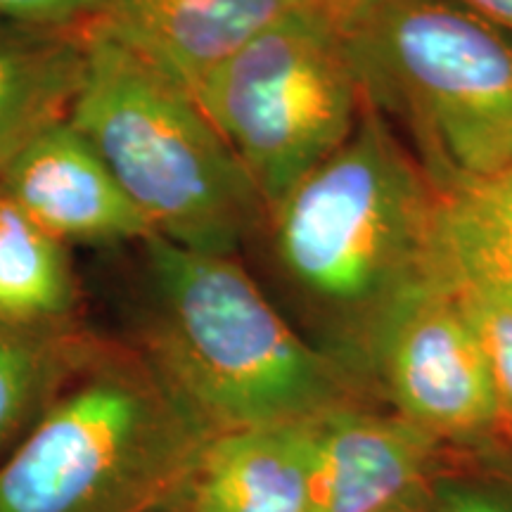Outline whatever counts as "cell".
Segmentation results:
<instances>
[{"mask_svg": "<svg viewBox=\"0 0 512 512\" xmlns=\"http://www.w3.org/2000/svg\"><path fill=\"white\" fill-rule=\"evenodd\" d=\"M354 375L441 446H477L510 427L475 325L441 273L377 313L358 347Z\"/></svg>", "mask_w": 512, "mask_h": 512, "instance_id": "52a82bcc", "label": "cell"}, {"mask_svg": "<svg viewBox=\"0 0 512 512\" xmlns=\"http://www.w3.org/2000/svg\"><path fill=\"white\" fill-rule=\"evenodd\" d=\"M437 268L451 285L512 304V166L441 197Z\"/></svg>", "mask_w": 512, "mask_h": 512, "instance_id": "5bb4252c", "label": "cell"}, {"mask_svg": "<svg viewBox=\"0 0 512 512\" xmlns=\"http://www.w3.org/2000/svg\"><path fill=\"white\" fill-rule=\"evenodd\" d=\"M309 0H98L95 22L195 95L249 38Z\"/></svg>", "mask_w": 512, "mask_h": 512, "instance_id": "30bf717a", "label": "cell"}, {"mask_svg": "<svg viewBox=\"0 0 512 512\" xmlns=\"http://www.w3.org/2000/svg\"><path fill=\"white\" fill-rule=\"evenodd\" d=\"M81 290L69 247L0 192V320L24 328L79 325Z\"/></svg>", "mask_w": 512, "mask_h": 512, "instance_id": "4fadbf2b", "label": "cell"}, {"mask_svg": "<svg viewBox=\"0 0 512 512\" xmlns=\"http://www.w3.org/2000/svg\"><path fill=\"white\" fill-rule=\"evenodd\" d=\"M309 3L316 5V8H320V10L330 12V15L339 17L344 10L351 8V5H354L356 0H309Z\"/></svg>", "mask_w": 512, "mask_h": 512, "instance_id": "44dd1931", "label": "cell"}, {"mask_svg": "<svg viewBox=\"0 0 512 512\" xmlns=\"http://www.w3.org/2000/svg\"><path fill=\"white\" fill-rule=\"evenodd\" d=\"M0 192L62 245L152 238L140 211L72 121H57L0 166Z\"/></svg>", "mask_w": 512, "mask_h": 512, "instance_id": "ba28073f", "label": "cell"}, {"mask_svg": "<svg viewBox=\"0 0 512 512\" xmlns=\"http://www.w3.org/2000/svg\"><path fill=\"white\" fill-rule=\"evenodd\" d=\"M140 245L128 344L211 437L366 401L363 384L294 328L238 256L157 235Z\"/></svg>", "mask_w": 512, "mask_h": 512, "instance_id": "6da1fadb", "label": "cell"}, {"mask_svg": "<svg viewBox=\"0 0 512 512\" xmlns=\"http://www.w3.org/2000/svg\"><path fill=\"white\" fill-rule=\"evenodd\" d=\"M432 512H512V494L494 484L458 477H434L430 484Z\"/></svg>", "mask_w": 512, "mask_h": 512, "instance_id": "e0dca14e", "label": "cell"}, {"mask_svg": "<svg viewBox=\"0 0 512 512\" xmlns=\"http://www.w3.org/2000/svg\"><path fill=\"white\" fill-rule=\"evenodd\" d=\"M195 100L226 140L266 219L351 138L363 91L337 17L299 8L259 31Z\"/></svg>", "mask_w": 512, "mask_h": 512, "instance_id": "8992f818", "label": "cell"}, {"mask_svg": "<svg viewBox=\"0 0 512 512\" xmlns=\"http://www.w3.org/2000/svg\"><path fill=\"white\" fill-rule=\"evenodd\" d=\"M382 512H432V508H430V494L422 496V498H413V501L399 503V505H394V508L382 510Z\"/></svg>", "mask_w": 512, "mask_h": 512, "instance_id": "ffe728a7", "label": "cell"}, {"mask_svg": "<svg viewBox=\"0 0 512 512\" xmlns=\"http://www.w3.org/2000/svg\"><path fill=\"white\" fill-rule=\"evenodd\" d=\"M313 512H382L430 494L441 444L396 413L351 401L306 420Z\"/></svg>", "mask_w": 512, "mask_h": 512, "instance_id": "9c48e42d", "label": "cell"}, {"mask_svg": "<svg viewBox=\"0 0 512 512\" xmlns=\"http://www.w3.org/2000/svg\"><path fill=\"white\" fill-rule=\"evenodd\" d=\"M439 207L411 150L363 102L347 143L266 219L273 273L320 323L318 347L351 375L377 313L439 273Z\"/></svg>", "mask_w": 512, "mask_h": 512, "instance_id": "7a4b0ae2", "label": "cell"}, {"mask_svg": "<svg viewBox=\"0 0 512 512\" xmlns=\"http://www.w3.org/2000/svg\"><path fill=\"white\" fill-rule=\"evenodd\" d=\"M86 325L24 328L0 320V463L98 347Z\"/></svg>", "mask_w": 512, "mask_h": 512, "instance_id": "9a60e30c", "label": "cell"}, {"mask_svg": "<svg viewBox=\"0 0 512 512\" xmlns=\"http://www.w3.org/2000/svg\"><path fill=\"white\" fill-rule=\"evenodd\" d=\"M69 121L157 238L238 256L264 230V204L195 95L95 19Z\"/></svg>", "mask_w": 512, "mask_h": 512, "instance_id": "5b68a950", "label": "cell"}, {"mask_svg": "<svg viewBox=\"0 0 512 512\" xmlns=\"http://www.w3.org/2000/svg\"><path fill=\"white\" fill-rule=\"evenodd\" d=\"M98 0H0V17L46 29H79L95 17Z\"/></svg>", "mask_w": 512, "mask_h": 512, "instance_id": "ac0fdd59", "label": "cell"}, {"mask_svg": "<svg viewBox=\"0 0 512 512\" xmlns=\"http://www.w3.org/2000/svg\"><path fill=\"white\" fill-rule=\"evenodd\" d=\"M512 38V0H460Z\"/></svg>", "mask_w": 512, "mask_h": 512, "instance_id": "d6986e66", "label": "cell"}, {"mask_svg": "<svg viewBox=\"0 0 512 512\" xmlns=\"http://www.w3.org/2000/svg\"><path fill=\"white\" fill-rule=\"evenodd\" d=\"M209 437L131 344L100 337L0 463V512H164Z\"/></svg>", "mask_w": 512, "mask_h": 512, "instance_id": "277c9868", "label": "cell"}, {"mask_svg": "<svg viewBox=\"0 0 512 512\" xmlns=\"http://www.w3.org/2000/svg\"><path fill=\"white\" fill-rule=\"evenodd\" d=\"M86 29L0 17V166L38 133L69 119L86 74Z\"/></svg>", "mask_w": 512, "mask_h": 512, "instance_id": "7c38bea8", "label": "cell"}, {"mask_svg": "<svg viewBox=\"0 0 512 512\" xmlns=\"http://www.w3.org/2000/svg\"><path fill=\"white\" fill-rule=\"evenodd\" d=\"M456 290L482 342L498 401L512 427V304L463 287Z\"/></svg>", "mask_w": 512, "mask_h": 512, "instance_id": "2e32d148", "label": "cell"}, {"mask_svg": "<svg viewBox=\"0 0 512 512\" xmlns=\"http://www.w3.org/2000/svg\"><path fill=\"white\" fill-rule=\"evenodd\" d=\"M164 512H313L306 420L209 437Z\"/></svg>", "mask_w": 512, "mask_h": 512, "instance_id": "8fae6325", "label": "cell"}, {"mask_svg": "<svg viewBox=\"0 0 512 512\" xmlns=\"http://www.w3.org/2000/svg\"><path fill=\"white\" fill-rule=\"evenodd\" d=\"M337 24L363 102L441 197L510 169V36L460 0H356Z\"/></svg>", "mask_w": 512, "mask_h": 512, "instance_id": "3957f363", "label": "cell"}]
</instances>
